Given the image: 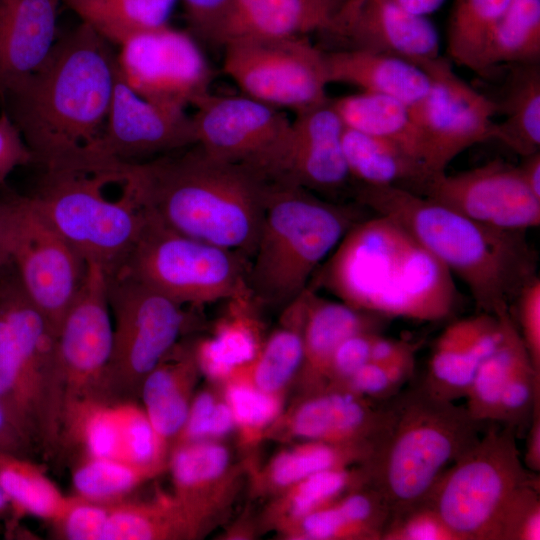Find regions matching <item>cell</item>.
I'll list each match as a JSON object with an SVG mask.
<instances>
[{
    "instance_id": "cell-1",
    "label": "cell",
    "mask_w": 540,
    "mask_h": 540,
    "mask_svg": "<svg viewBox=\"0 0 540 540\" xmlns=\"http://www.w3.org/2000/svg\"><path fill=\"white\" fill-rule=\"evenodd\" d=\"M112 45L81 22L56 40L34 73L0 93L33 162L44 169L92 161L119 71Z\"/></svg>"
},
{
    "instance_id": "cell-2",
    "label": "cell",
    "mask_w": 540,
    "mask_h": 540,
    "mask_svg": "<svg viewBox=\"0 0 540 540\" xmlns=\"http://www.w3.org/2000/svg\"><path fill=\"white\" fill-rule=\"evenodd\" d=\"M314 276L340 301L384 319L442 321L460 302L453 275L386 215L356 223Z\"/></svg>"
},
{
    "instance_id": "cell-3",
    "label": "cell",
    "mask_w": 540,
    "mask_h": 540,
    "mask_svg": "<svg viewBox=\"0 0 540 540\" xmlns=\"http://www.w3.org/2000/svg\"><path fill=\"white\" fill-rule=\"evenodd\" d=\"M126 167L145 207L166 226L250 260L268 186L257 171L197 144Z\"/></svg>"
},
{
    "instance_id": "cell-4",
    "label": "cell",
    "mask_w": 540,
    "mask_h": 540,
    "mask_svg": "<svg viewBox=\"0 0 540 540\" xmlns=\"http://www.w3.org/2000/svg\"><path fill=\"white\" fill-rule=\"evenodd\" d=\"M352 196L373 214L403 225L465 284L481 312H510L521 288L537 276V254L527 231L482 224L403 188L354 185Z\"/></svg>"
},
{
    "instance_id": "cell-5",
    "label": "cell",
    "mask_w": 540,
    "mask_h": 540,
    "mask_svg": "<svg viewBox=\"0 0 540 540\" xmlns=\"http://www.w3.org/2000/svg\"><path fill=\"white\" fill-rule=\"evenodd\" d=\"M483 422L423 383L384 401V417L362 468L391 515L424 502L440 476L481 437ZM390 515V516H391Z\"/></svg>"
},
{
    "instance_id": "cell-6",
    "label": "cell",
    "mask_w": 540,
    "mask_h": 540,
    "mask_svg": "<svg viewBox=\"0 0 540 540\" xmlns=\"http://www.w3.org/2000/svg\"><path fill=\"white\" fill-rule=\"evenodd\" d=\"M371 212L306 189L268 182L262 221L249 260L247 286L253 299L290 304L345 234Z\"/></svg>"
},
{
    "instance_id": "cell-7",
    "label": "cell",
    "mask_w": 540,
    "mask_h": 540,
    "mask_svg": "<svg viewBox=\"0 0 540 540\" xmlns=\"http://www.w3.org/2000/svg\"><path fill=\"white\" fill-rule=\"evenodd\" d=\"M28 197L80 255L100 265L106 275L124 264L148 214L126 163L119 161L45 169Z\"/></svg>"
},
{
    "instance_id": "cell-8",
    "label": "cell",
    "mask_w": 540,
    "mask_h": 540,
    "mask_svg": "<svg viewBox=\"0 0 540 540\" xmlns=\"http://www.w3.org/2000/svg\"><path fill=\"white\" fill-rule=\"evenodd\" d=\"M0 403L38 453L57 456L65 403L57 332L15 271L0 280Z\"/></svg>"
},
{
    "instance_id": "cell-9",
    "label": "cell",
    "mask_w": 540,
    "mask_h": 540,
    "mask_svg": "<svg viewBox=\"0 0 540 540\" xmlns=\"http://www.w3.org/2000/svg\"><path fill=\"white\" fill-rule=\"evenodd\" d=\"M492 424L444 471L425 500L458 540H498L512 497L539 479L524 466L513 429Z\"/></svg>"
},
{
    "instance_id": "cell-10",
    "label": "cell",
    "mask_w": 540,
    "mask_h": 540,
    "mask_svg": "<svg viewBox=\"0 0 540 540\" xmlns=\"http://www.w3.org/2000/svg\"><path fill=\"white\" fill-rule=\"evenodd\" d=\"M248 265L241 254L181 234L148 210L141 233L118 270L183 305L250 293Z\"/></svg>"
},
{
    "instance_id": "cell-11",
    "label": "cell",
    "mask_w": 540,
    "mask_h": 540,
    "mask_svg": "<svg viewBox=\"0 0 540 540\" xmlns=\"http://www.w3.org/2000/svg\"><path fill=\"white\" fill-rule=\"evenodd\" d=\"M107 296L113 340L98 395L134 400L145 377L176 344L185 315L181 304L121 270L107 275Z\"/></svg>"
},
{
    "instance_id": "cell-12",
    "label": "cell",
    "mask_w": 540,
    "mask_h": 540,
    "mask_svg": "<svg viewBox=\"0 0 540 540\" xmlns=\"http://www.w3.org/2000/svg\"><path fill=\"white\" fill-rule=\"evenodd\" d=\"M223 49L224 72L244 95L295 112L329 99L324 51L307 36L236 39Z\"/></svg>"
},
{
    "instance_id": "cell-13",
    "label": "cell",
    "mask_w": 540,
    "mask_h": 540,
    "mask_svg": "<svg viewBox=\"0 0 540 540\" xmlns=\"http://www.w3.org/2000/svg\"><path fill=\"white\" fill-rule=\"evenodd\" d=\"M11 265L27 298L58 334L85 279L88 263L29 197H18Z\"/></svg>"
},
{
    "instance_id": "cell-14",
    "label": "cell",
    "mask_w": 540,
    "mask_h": 540,
    "mask_svg": "<svg viewBox=\"0 0 540 540\" xmlns=\"http://www.w3.org/2000/svg\"><path fill=\"white\" fill-rule=\"evenodd\" d=\"M120 72L140 96L185 110L210 94L212 70L187 32L169 26L140 33L120 46Z\"/></svg>"
},
{
    "instance_id": "cell-15",
    "label": "cell",
    "mask_w": 540,
    "mask_h": 540,
    "mask_svg": "<svg viewBox=\"0 0 540 540\" xmlns=\"http://www.w3.org/2000/svg\"><path fill=\"white\" fill-rule=\"evenodd\" d=\"M421 67L432 84L412 114L427 146V165L433 174L469 147L495 139V102L456 74L450 60L439 56Z\"/></svg>"
},
{
    "instance_id": "cell-16",
    "label": "cell",
    "mask_w": 540,
    "mask_h": 540,
    "mask_svg": "<svg viewBox=\"0 0 540 540\" xmlns=\"http://www.w3.org/2000/svg\"><path fill=\"white\" fill-rule=\"evenodd\" d=\"M164 446L135 400L91 395L64 405L57 456L85 455L162 468Z\"/></svg>"
},
{
    "instance_id": "cell-17",
    "label": "cell",
    "mask_w": 540,
    "mask_h": 540,
    "mask_svg": "<svg viewBox=\"0 0 540 540\" xmlns=\"http://www.w3.org/2000/svg\"><path fill=\"white\" fill-rule=\"evenodd\" d=\"M288 131L266 164L267 182L297 186L337 201L353 193L342 148L344 124L329 98L295 112Z\"/></svg>"
},
{
    "instance_id": "cell-18",
    "label": "cell",
    "mask_w": 540,
    "mask_h": 540,
    "mask_svg": "<svg viewBox=\"0 0 540 540\" xmlns=\"http://www.w3.org/2000/svg\"><path fill=\"white\" fill-rule=\"evenodd\" d=\"M418 194L482 224L527 231L540 225V198L523 180L518 166L502 160L448 175H433Z\"/></svg>"
},
{
    "instance_id": "cell-19",
    "label": "cell",
    "mask_w": 540,
    "mask_h": 540,
    "mask_svg": "<svg viewBox=\"0 0 540 540\" xmlns=\"http://www.w3.org/2000/svg\"><path fill=\"white\" fill-rule=\"evenodd\" d=\"M194 107L196 144L217 158L247 165L261 176L291 123L279 108L244 94L210 93Z\"/></svg>"
},
{
    "instance_id": "cell-20",
    "label": "cell",
    "mask_w": 540,
    "mask_h": 540,
    "mask_svg": "<svg viewBox=\"0 0 540 540\" xmlns=\"http://www.w3.org/2000/svg\"><path fill=\"white\" fill-rule=\"evenodd\" d=\"M87 263L85 279L57 334L65 403L99 394L112 351L107 275L97 263Z\"/></svg>"
},
{
    "instance_id": "cell-21",
    "label": "cell",
    "mask_w": 540,
    "mask_h": 540,
    "mask_svg": "<svg viewBox=\"0 0 540 540\" xmlns=\"http://www.w3.org/2000/svg\"><path fill=\"white\" fill-rule=\"evenodd\" d=\"M319 34L323 51L382 53L419 66L441 56L434 24L426 16L409 13L389 0H347Z\"/></svg>"
},
{
    "instance_id": "cell-22",
    "label": "cell",
    "mask_w": 540,
    "mask_h": 540,
    "mask_svg": "<svg viewBox=\"0 0 540 540\" xmlns=\"http://www.w3.org/2000/svg\"><path fill=\"white\" fill-rule=\"evenodd\" d=\"M194 144L192 117L185 110L143 98L127 84L119 69L106 124L94 147L93 159L137 163Z\"/></svg>"
},
{
    "instance_id": "cell-23",
    "label": "cell",
    "mask_w": 540,
    "mask_h": 540,
    "mask_svg": "<svg viewBox=\"0 0 540 540\" xmlns=\"http://www.w3.org/2000/svg\"><path fill=\"white\" fill-rule=\"evenodd\" d=\"M505 327L504 317L486 312L449 324L435 342L424 386L449 401L465 397L481 362L501 344Z\"/></svg>"
},
{
    "instance_id": "cell-24",
    "label": "cell",
    "mask_w": 540,
    "mask_h": 540,
    "mask_svg": "<svg viewBox=\"0 0 540 540\" xmlns=\"http://www.w3.org/2000/svg\"><path fill=\"white\" fill-rule=\"evenodd\" d=\"M60 0H0V93L34 73L56 42Z\"/></svg>"
},
{
    "instance_id": "cell-25",
    "label": "cell",
    "mask_w": 540,
    "mask_h": 540,
    "mask_svg": "<svg viewBox=\"0 0 540 540\" xmlns=\"http://www.w3.org/2000/svg\"><path fill=\"white\" fill-rule=\"evenodd\" d=\"M347 0H233L220 46L236 39L307 36L325 30Z\"/></svg>"
},
{
    "instance_id": "cell-26",
    "label": "cell",
    "mask_w": 540,
    "mask_h": 540,
    "mask_svg": "<svg viewBox=\"0 0 540 540\" xmlns=\"http://www.w3.org/2000/svg\"><path fill=\"white\" fill-rule=\"evenodd\" d=\"M384 417V401L374 405L344 386H334L306 401L296 412V435L338 444H373Z\"/></svg>"
},
{
    "instance_id": "cell-27",
    "label": "cell",
    "mask_w": 540,
    "mask_h": 540,
    "mask_svg": "<svg viewBox=\"0 0 540 540\" xmlns=\"http://www.w3.org/2000/svg\"><path fill=\"white\" fill-rule=\"evenodd\" d=\"M329 83L395 98L413 108L431 88L429 74L406 59L369 51H324Z\"/></svg>"
},
{
    "instance_id": "cell-28",
    "label": "cell",
    "mask_w": 540,
    "mask_h": 540,
    "mask_svg": "<svg viewBox=\"0 0 540 540\" xmlns=\"http://www.w3.org/2000/svg\"><path fill=\"white\" fill-rule=\"evenodd\" d=\"M342 148L353 186H393L418 193L436 175L401 145L345 126Z\"/></svg>"
},
{
    "instance_id": "cell-29",
    "label": "cell",
    "mask_w": 540,
    "mask_h": 540,
    "mask_svg": "<svg viewBox=\"0 0 540 540\" xmlns=\"http://www.w3.org/2000/svg\"><path fill=\"white\" fill-rule=\"evenodd\" d=\"M196 364L195 351L175 344L143 380L142 407L164 441L178 435L186 422L189 382Z\"/></svg>"
},
{
    "instance_id": "cell-30",
    "label": "cell",
    "mask_w": 540,
    "mask_h": 540,
    "mask_svg": "<svg viewBox=\"0 0 540 540\" xmlns=\"http://www.w3.org/2000/svg\"><path fill=\"white\" fill-rule=\"evenodd\" d=\"M331 101L345 127L395 142L428 167L426 142L408 105L392 97L367 92Z\"/></svg>"
},
{
    "instance_id": "cell-31",
    "label": "cell",
    "mask_w": 540,
    "mask_h": 540,
    "mask_svg": "<svg viewBox=\"0 0 540 540\" xmlns=\"http://www.w3.org/2000/svg\"><path fill=\"white\" fill-rule=\"evenodd\" d=\"M507 68L501 96L491 98L504 117L496 123L495 140L524 157L540 151V64Z\"/></svg>"
},
{
    "instance_id": "cell-32",
    "label": "cell",
    "mask_w": 540,
    "mask_h": 540,
    "mask_svg": "<svg viewBox=\"0 0 540 540\" xmlns=\"http://www.w3.org/2000/svg\"><path fill=\"white\" fill-rule=\"evenodd\" d=\"M376 315L360 311L342 301H330L308 287L303 325V362L319 376H327L331 357L346 337L365 330L376 331Z\"/></svg>"
},
{
    "instance_id": "cell-33",
    "label": "cell",
    "mask_w": 540,
    "mask_h": 540,
    "mask_svg": "<svg viewBox=\"0 0 540 540\" xmlns=\"http://www.w3.org/2000/svg\"><path fill=\"white\" fill-rule=\"evenodd\" d=\"M111 44L168 26L176 0H60Z\"/></svg>"
},
{
    "instance_id": "cell-34",
    "label": "cell",
    "mask_w": 540,
    "mask_h": 540,
    "mask_svg": "<svg viewBox=\"0 0 540 540\" xmlns=\"http://www.w3.org/2000/svg\"><path fill=\"white\" fill-rule=\"evenodd\" d=\"M532 63H540V0H511L483 53L479 76Z\"/></svg>"
},
{
    "instance_id": "cell-35",
    "label": "cell",
    "mask_w": 540,
    "mask_h": 540,
    "mask_svg": "<svg viewBox=\"0 0 540 540\" xmlns=\"http://www.w3.org/2000/svg\"><path fill=\"white\" fill-rule=\"evenodd\" d=\"M0 487L10 499L15 516L30 515L50 524L64 513L65 496L32 458L0 451Z\"/></svg>"
},
{
    "instance_id": "cell-36",
    "label": "cell",
    "mask_w": 540,
    "mask_h": 540,
    "mask_svg": "<svg viewBox=\"0 0 540 540\" xmlns=\"http://www.w3.org/2000/svg\"><path fill=\"white\" fill-rule=\"evenodd\" d=\"M511 0H455L447 27L449 59L479 75L483 53Z\"/></svg>"
},
{
    "instance_id": "cell-37",
    "label": "cell",
    "mask_w": 540,
    "mask_h": 540,
    "mask_svg": "<svg viewBox=\"0 0 540 540\" xmlns=\"http://www.w3.org/2000/svg\"><path fill=\"white\" fill-rule=\"evenodd\" d=\"M192 520L174 503H112L102 540H153L182 536Z\"/></svg>"
},
{
    "instance_id": "cell-38",
    "label": "cell",
    "mask_w": 540,
    "mask_h": 540,
    "mask_svg": "<svg viewBox=\"0 0 540 540\" xmlns=\"http://www.w3.org/2000/svg\"><path fill=\"white\" fill-rule=\"evenodd\" d=\"M161 468L85 455L72 457L71 482L78 497L112 504L124 499Z\"/></svg>"
},
{
    "instance_id": "cell-39",
    "label": "cell",
    "mask_w": 540,
    "mask_h": 540,
    "mask_svg": "<svg viewBox=\"0 0 540 540\" xmlns=\"http://www.w3.org/2000/svg\"><path fill=\"white\" fill-rule=\"evenodd\" d=\"M528 354L510 315L499 347L479 365L468 388L466 408L483 423L497 421L505 383L516 362Z\"/></svg>"
},
{
    "instance_id": "cell-40",
    "label": "cell",
    "mask_w": 540,
    "mask_h": 540,
    "mask_svg": "<svg viewBox=\"0 0 540 540\" xmlns=\"http://www.w3.org/2000/svg\"><path fill=\"white\" fill-rule=\"evenodd\" d=\"M371 452L372 447L368 445L315 441L278 456L272 465L271 475L277 484L286 486L325 469L344 467L352 460L363 463Z\"/></svg>"
},
{
    "instance_id": "cell-41",
    "label": "cell",
    "mask_w": 540,
    "mask_h": 540,
    "mask_svg": "<svg viewBox=\"0 0 540 540\" xmlns=\"http://www.w3.org/2000/svg\"><path fill=\"white\" fill-rule=\"evenodd\" d=\"M228 460L227 450L217 444L200 441L179 444L170 460L178 504L184 508L198 489L224 472Z\"/></svg>"
},
{
    "instance_id": "cell-42",
    "label": "cell",
    "mask_w": 540,
    "mask_h": 540,
    "mask_svg": "<svg viewBox=\"0 0 540 540\" xmlns=\"http://www.w3.org/2000/svg\"><path fill=\"white\" fill-rule=\"evenodd\" d=\"M538 401L540 372L535 370L529 355L524 354L505 383L496 422L513 429L517 438L525 437Z\"/></svg>"
},
{
    "instance_id": "cell-43",
    "label": "cell",
    "mask_w": 540,
    "mask_h": 540,
    "mask_svg": "<svg viewBox=\"0 0 540 540\" xmlns=\"http://www.w3.org/2000/svg\"><path fill=\"white\" fill-rule=\"evenodd\" d=\"M304 325V324H303ZM304 356L303 327L283 328L268 340L255 366L254 380L262 391L282 387L300 367Z\"/></svg>"
},
{
    "instance_id": "cell-44",
    "label": "cell",
    "mask_w": 540,
    "mask_h": 540,
    "mask_svg": "<svg viewBox=\"0 0 540 540\" xmlns=\"http://www.w3.org/2000/svg\"><path fill=\"white\" fill-rule=\"evenodd\" d=\"M257 345L250 330L241 324L223 326L217 335L195 350L196 361L211 377L221 378L252 361Z\"/></svg>"
},
{
    "instance_id": "cell-45",
    "label": "cell",
    "mask_w": 540,
    "mask_h": 540,
    "mask_svg": "<svg viewBox=\"0 0 540 540\" xmlns=\"http://www.w3.org/2000/svg\"><path fill=\"white\" fill-rule=\"evenodd\" d=\"M365 482L366 476L362 467L358 472H349L344 467L316 472L299 482L292 499L291 511L297 518H302L336 501L348 487Z\"/></svg>"
},
{
    "instance_id": "cell-46",
    "label": "cell",
    "mask_w": 540,
    "mask_h": 540,
    "mask_svg": "<svg viewBox=\"0 0 540 540\" xmlns=\"http://www.w3.org/2000/svg\"><path fill=\"white\" fill-rule=\"evenodd\" d=\"M381 540H458L426 501L390 516Z\"/></svg>"
},
{
    "instance_id": "cell-47",
    "label": "cell",
    "mask_w": 540,
    "mask_h": 540,
    "mask_svg": "<svg viewBox=\"0 0 540 540\" xmlns=\"http://www.w3.org/2000/svg\"><path fill=\"white\" fill-rule=\"evenodd\" d=\"M111 504L69 496L62 516L51 523L58 539L102 540Z\"/></svg>"
},
{
    "instance_id": "cell-48",
    "label": "cell",
    "mask_w": 540,
    "mask_h": 540,
    "mask_svg": "<svg viewBox=\"0 0 540 540\" xmlns=\"http://www.w3.org/2000/svg\"><path fill=\"white\" fill-rule=\"evenodd\" d=\"M540 539L539 479L521 487L500 522L498 540Z\"/></svg>"
},
{
    "instance_id": "cell-49",
    "label": "cell",
    "mask_w": 540,
    "mask_h": 540,
    "mask_svg": "<svg viewBox=\"0 0 540 540\" xmlns=\"http://www.w3.org/2000/svg\"><path fill=\"white\" fill-rule=\"evenodd\" d=\"M521 340L537 372H540V279L535 276L519 291L510 309Z\"/></svg>"
},
{
    "instance_id": "cell-50",
    "label": "cell",
    "mask_w": 540,
    "mask_h": 540,
    "mask_svg": "<svg viewBox=\"0 0 540 540\" xmlns=\"http://www.w3.org/2000/svg\"><path fill=\"white\" fill-rule=\"evenodd\" d=\"M234 417L228 404H217L209 393L199 394L189 407L186 422L180 431L185 442L207 436H221L233 426Z\"/></svg>"
},
{
    "instance_id": "cell-51",
    "label": "cell",
    "mask_w": 540,
    "mask_h": 540,
    "mask_svg": "<svg viewBox=\"0 0 540 540\" xmlns=\"http://www.w3.org/2000/svg\"><path fill=\"white\" fill-rule=\"evenodd\" d=\"M227 401L234 420L246 427H259L270 422L278 413L277 400L270 393L247 385H232Z\"/></svg>"
},
{
    "instance_id": "cell-52",
    "label": "cell",
    "mask_w": 540,
    "mask_h": 540,
    "mask_svg": "<svg viewBox=\"0 0 540 540\" xmlns=\"http://www.w3.org/2000/svg\"><path fill=\"white\" fill-rule=\"evenodd\" d=\"M233 0H183L191 35L220 46L222 30Z\"/></svg>"
},
{
    "instance_id": "cell-53",
    "label": "cell",
    "mask_w": 540,
    "mask_h": 540,
    "mask_svg": "<svg viewBox=\"0 0 540 540\" xmlns=\"http://www.w3.org/2000/svg\"><path fill=\"white\" fill-rule=\"evenodd\" d=\"M377 331L356 332L342 340L333 352L327 376L343 386L349 378L370 361V349Z\"/></svg>"
},
{
    "instance_id": "cell-54",
    "label": "cell",
    "mask_w": 540,
    "mask_h": 540,
    "mask_svg": "<svg viewBox=\"0 0 540 540\" xmlns=\"http://www.w3.org/2000/svg\"><path fill=\"white\" fill-rule=\"evenodd\" d=\"M301 519L303 533L309 539H362L360 533L347 521L336 501Z\"/></svg>"
},
{
    "instance_id": "cell-55",
    "label": "cell",
    "mask_w": 540,
    "mask_h": 540,
    "mask_svg": "<svg viewBox=\"0 0 540 540\" xmlns=\"http://www.w3.org/2000/svg\"><path fill=\"white\" fill-rule=\"evenodd\" d=\"M33 162L20 132L5 110L0 114V187L17 167Z\"/></svg>"
},
{
    "instance_id": "cell-56",
    "label": "cell",
    "mask_w": 540,
    "mask_h": 540,
    "mask_svg": "<svg viewBox=\"0 0 540 540\" xmlns=\"http://www.w3.org/2000/svg\"><path fill=\"white\" fill-rule=\"evenodd\" d=\"M343 386L359 396L378 402L386 401L400 391L384 366L372 361L355 372Z\"/></svg>"
},
{
    "instance_id": "cell-57",
    "label": "cell",
    "mask_w": 540,
    "mask_h": 540,
    "mask_svg": "<svg viewBox=\"0 0 540 540\" xmlns=\"http://www.w3.org/2000/svg\"><path fill=\"white\" fill-rule=\"evenodd\" d=\"M0 451L33 458L36 448L0 403Z\"/></svg>"
},
{
    "instance_id": "cell-58",
    "label": "cell",
    "mask_w": 540,
    "mask_h": 540,
    "mask_svg": "<svg viewBox=\"0 0 540 540\" xmlns=\"http://www.w3.org/2000/svg\"><path fill=\"white\" fill-rule=\"evenodd\" d=\"M18 216V197L0 199V273L11 263Z\"/></svg>"
},
{
    "instance_id": "cell-59",
    "label": "cell",
    "mask_w": 540,
    "mask_h": 540,
    "mask_svg": "<svg viewBox=\"0 0 540 540\" xmlns=\"http://www.w3.org/2000/svg\"><path fill=\"white\" fill-rule=\"evenodd\" d=\"M415 350L416 346L411 343L376 333L371 343L370 361L384 365L401 355Z\"/></svg>"
},
{
    "instance_id": "cell-60",
    "label": "cell",
    "mask_w": 540,
    "mask_h": 540,
    "mask_svg": "<svg viewBox=\"0 0 540 540\" xmlns=\"http://www.w3.org/2000/svg\"><path fill=\"white\" fill-rule=\"evenodd\" d=\"M525 437L526 446L522 462L530 472L538 474L540 472V401L534 407Z\"/></svg>"
},
{
    "instance_id": "cell-61",
    "label": "cell",
    "mask_w": 540,
    "mask_h": 540,
    "mask_svg": "<svg viewBox=\"0 0 540 540\" xmlns=\"http://www.w3.org/2000/svg\"><path fill=\"white\" fill-rule=\"evenodd\" d=\"M522 158L518 165L520 174L531 191L540 198V151Z\"/></svg>"
},
{
    "instance_id": "cell-62",
    "label": "cell",
    "mask_w": 540,
    "mask_h": 540,
    "mask_svg": "<svg viewBox=\"0 0 540 540\" xmlns=\"http://www.w3.org/2000/svg\"><path fill=\"white\" fill-rule=\"evenodd\" d=\"M403 10L419 15L427 16L442 6L445 0H389Z\"/></svg>"
},
{
    "instance_id": "cell-63",
    "label": "cell",
    "mask_w": 540,
    "mask_h": 540,
    "mask_svg": "<svg viewBox=\"0 0 540 540\" xmlns=\"http://www.w3.org/2000/svg\"><path fill=\"white\" fill-rule=\"evenodd\" d=\"M0 519H8L10 525L16 520L15 512L10 499L0 487Z\"/></svg>"
}]
</instances>
